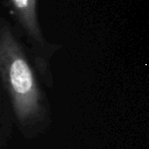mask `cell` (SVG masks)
I'll list each match as a JSON object with an SVG mask.
<instances>
[{"instance_id":"1","label":"cell","mask_w":149,"mask_h":149,"mask_svg":"<svg viewBox=\"0 0 149 149\" xmlns=\"http://www.w3.org/2000/svg\"><path fill=\"white\" fill-rule=\"evenodd\" d=\"M0 77L2 98L8 102L22 136L33 140L44 133L51 121L48 98L34 64L3 17L0 23Z\"/></svg>"},{"instance_id":"2","label":"cell","mask_w":149,"mask_h":149,"mask_svg":"<svg viewBox=\"0 0 149 149\" xmlns=\"http://www.w3.org/2000/svg\"><path fill=\"white\" fill-rule=\"evenodd\" d=\"M9 7L13 19L29 43L33 64L40 78L45 85L51 87L50 59L56 52L57 45L45 41L42 34L37 16V0H9Z\"/></svg>"}]
</instances>
